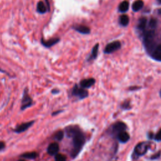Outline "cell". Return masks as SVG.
Instances as JSON below:
<instances>
[{"instance_id": "6da1fadb", "label": "cell", "mask_w": 161, "mask_h": 161, "mask_svg": "<svg viewBox=\"0 0 161 161\" xmlns=\"http://www.w3.org/2000/svg\"><path fill=\"white\" fill-rule=\"evenodd\" d=\"M67 137L72 139V149L71 151L72 159H76L81 152L86 142V137L85 133L77 125H70L65 128Z\"/></svg>"}, {"instance_id": "7a4b0ae2", "label": "cell", "mask_w": 161, "mask_h": 161, "mask_svg": "<svg viewBox=\"0 0 161 161\" xmlns=\"http://www.w3.org/2000/svg\"><path fill=\"white\" fill-rule=\"evenodd\" d=\"M142 42L146 52L150 55L157 44L155 42V33L154 29L145 31L142 34Z\"/></svg>"}, {"instance_id": "3957f363", "label": "cell", "mask_w": 161, "mask_h": 161, "mask_svg": "<svg viewBox=\"0 0 161 161\" xmlns=\"http://www.w3.org/2000/svg\"><path fill=\"white\" fill-rule=\"evenodd\" d=\"M150 149V142H142L138 143L133 149V152L132 154V160L138 159L147 152Z\"/></svg>"}, {"instance_id": "277c9868", "label": "cell", "mask_w": 161, "mask_h": 161, "mask_svg": "<svg viewBox=\"0 0 161 161\" xmlns=\"http://www.w3.org/2000/svg\"><path fill=\"white\" fill-rule=\"evenodd\" d=\"M34 104L33 99L29 95L28 90L27 87H26L23 91V98L22 100V105H21V110L23 111L26 109H27L32 106Z\"/></svg>"}, {"instance_id": "5b68a950", "label": "cell", "mask_w": 161, "mask_h": 161, "mask_svg": "<svg viewBox=\"0 0 161 161\" xmlns=\"http://www.w3.org/2000/svg\"><path fill=\"white\" fill-rule=\"evenodd\" d=\"M127 129V125L123 122L119 121L112 125L111 127H110V132L111 136L116 137L118 133L123 131H126Z\"/></svg>"}, {"instance_id": "8992f818", "label": "cell", "mask_w": 161, "mask_h": 161, "mask_svg": "<svg viewBox=\"0 0 161 161\" xmlns=\"http://www.w3.org/2000/svg\"><path fill=\"white\" fill-rule=\"evenodd\" d=\"M72 95L77 97L79 100H84L88 97L89 93L85 88L76 85L72 90Z\"/></svg>"}, {"instance_id": "52a82bcc", "label": "cell", "mask_w": 161, "mask_h": 161, "mask_svg": "<svg viewBox=\"0 0 161 161\" xmlns=\"http://www.w3.org/2000/svg\"><path fill=\"white\" fill-rule=\"evenodd\" d=\"M121 47L122 44L120 41H113L106 45L105 49H104V53L106 54H110L118 50Z\"/></svg>"}, {"instance_id": "ba28073f", "label": "cell", "mask_w": 161, "mask_h": 161, "mask_svg": "<svg viewBox=\"0 0 161 161\" xmlns=\"http://www.w3.org/2000/svg\"><path fill=\"white\" fill-rule=\"evenodd\" d=\"M34 123H35V121H30L28 122L23 123L22 124L19 125H18L16 128H15L13 130V132L17 133H22L32 127Z\"/></svg>"}, {"instance_id": "9c48e42d", "label": "cell", "mask_w": 161, "mask_h": 161, "mask_svg": "<svg viewBox=\"0 0 161 161\" xmlns=\"http://www.w3.org/2000/svg\"><path fill=\"white\" fill-rule=\"evenodd\" d=\"M151 58L156 61L161 62V44H157L154 50L150 54Z\"/></svg>"}, {"instance_id": "30bf717a", "label": "cell", "mask_w": 161, "mask_h": 161, "mask_svg": "<svg viewBox=\"0 0 161 161\" xmlns=\"http://www.w3.org/2000/svg\"><path fill=\"white\" fill-rule=\"evenodd\" d=\"M47 153L50 155L54 156L55 155L59 153V145L58 143L52 142L50 144H49V145L47 147Z\"/></svg>"}, {"instance_id": "8fae6325", "label": "cell", "mask_w": 161, "mask_h": 161, "mask_svg": "<svg viewBox=\"0 0 161 161\" xmlns=\"http://www.w3.org/2000/svg\"><path fill=\"white\" fill-rule=\"evenodd\" d=\"M115 137L118 141L122 144H125L128 142L129 140L130 139V136L129 133L126 131H123L118 133Z\"/></svg>"}, {"instance_id": "7c38bea8", "label": "cell", "mask_w": 161, "mask_h": 161, "mask_svg": "<svg viewBox=\"0 0 161 161\" xmlns=\"http://www.w3.org/2000/svg\"><path fill=\"white\" fill-rule=\"evenodd\" d=\"M59 41H60V39L58 37L50 39L48 40H45L42 38L41 39V44H42V45L45 47L50 48L51 47H52L54 45H55L56 44H58Z\"/></svg>"}, {"instance_id": "4fadbf2b", "label": "cell", "mask_w": 161, "mask_h": 161, "mask_svg": "<svg viewBox=\"0 0 161 161\" xmlns=\"http://www.w3.org/2000/svg\"><path fill=\"white\" fill-rule=\"evenodd\" d=\"M72 28L75 30L76 32L83 35H88L91 32V30L89 27H87V26L82 25H77L73 26Z\"/></svg>"}, {"instance_id": "5bb4252c", "label": "cell", "mask_w": 161, "mask_h": 161, "mask_svg": "<svg viewBox=\"0 0 161 161\" xmlns=\"http://www.w3.org/2000/svg\"><path fill=\"white\" fill-rule=\"evenodd\" d=\"M96 80L94 78H87L79 82V86L85 89L90 88L95 84Z\"/></svg>"}, {"instance_id": "9a60e30c", "label": "cell", "mask_w": 161, "mask_h": 161, "mask_svg": "<svg viewBox=\"0 0 161 161\" xmlns=\"http://www.w3.org/2000/svg\"><path fill=\"white\" fill-rule=\"evenodd\" d=\"M98 50H99V44H96L93 47L91 52L90 56L88 57V58L87 59V61L90 62V61L95 60L98 58Z\"/></svg>"}, {"instance_id": "2e32d148", "label": "cell", "mask_w": 161, "mask_h": 161, "mask_svg": "<svg viewBox=\"0 0 161 161\" xmlns=\"http://www.w3.org/2000/svg\"><path fill=\"white\" fill-rule=\"evenodd\" d=\"M147 20L146 18H141L139 20L138 24H137V29L140 31V32H142V34L145 31V28H146Z\"/></svg>"}, {"instance_id": "e0dca14e", "label": "cell", "mask_w": 161, "mask_h": 161, "mask_svg": "<svg viewBox=\"0 0 161 161\" xmlns=\"http://www.w3.org/2000/svg\"><path fill=\"white\" fill-rule=\"evenodd\" d=\"M39 156V154L36 152H26L20 155V157L27 159H35Z\"/></svg>"}, {"instance_id": "ac0fdd59", "label": "cell", "mask_w": 161, "mask_h": 161, "mask_svg": "<svg viewBox=\"0 0 161 161\" xmlns=\"http://www.w3.org/2000/svg\"><path fill=\"white\" fill-rule=\"evenodd\" d=\"M144 7V2L142 0H137L132 4V9L134 12H138L141 10Z\"/></svg>"}, {"instance_id": "d6986e66", "label": "cell", "mask_w": 161, "mask_h": 161, "mask_svg": "<svg viewBox=\"0 0 161 161\" xmlns=\"http://www.w3.org/2000/svg\"><path fill=\"white\" fill-rule=\"evenodd\" d=\"M47 11V8L43 1H39L37 4V12L41 14L45 13Z\"/></svg>"}, {"instance_id": "ffe728a7", "label": "cell", "mask_w": 161, "mask_h": 161, "mask_svg": "<svg viewBox=\"0 0 161 161\" xmlns=\"http://www.w3.org/2000/svg\"><path fill=\"white\" fill-rule=\"evenodd\" d=\"M129 8V3L127 1H124L119 6V11L120 12L124 13L128 11Z\"/></svg>"}, {"instance_id": "44dd1931", "label": "cell", "mask_w": 161, "mask_h": 161, "mask_svg": "<svg viewBox=\"0 0 161 161\" xmlns=\"http://www.w3.org/2000/svg\"><path fill=\"white\" fill-rule=\"evenodd\" d=\"M120 23L123 27H126L129 23V18L126 15H123L120 17Z\"/></svg>"}, {"instance_id": "7402d4cb", "label": "cell", "mask_w": 161, "mask_h": 161, "mask_svg": "<svg viewBox=\"0 0 161 161\" xmlns=\"http://www.w3.org/2000/svg\"><path fill=\"white\" fill-rule=\"evenodd\" d=\"M121 108L123 110H129L132 108L130 101L125 100L124 101L121 105Z\"/></svg>"}, {"instance_id": "603a6c76", "label": "cell", "mask_w": 161, "mask_h": 161, "mask_svg": "<svg viewBox=\"0 0 161 161\" xmlns=\"http://www.w3.org/2000/svg\"><path fill=\"white\" fill-rule=\"evenodd\" d=\"M64 136V131H58V132H56L55 134L54 135V139L56 140L57 141H61L62 139H63Z\"/></svg>"}, {"instance_id": "cb8c5ba5", "label": "cell", "mask_w": 161, "mask_h": 161, "mask_svg": "<svg viewBox=\"0 0 161 161\" xmlns=\"http://www.w3.org/2000/svg\"><path fill=\"white\" fill-rule=\"evenodd\" d=\"M55 160L56 161H65L67 159V157L66 155L58 153L56 155H54Z\"/></svg>"}, {"instance_id": "d4e9b609", "label": "cell", "mask_w": 161, "mask_h": 161, "mask_svg": "<svg viewBox=\"0 0 161 161\" xmlns=\"http://www.w3.org/2000/svg\"><path fill=\"white\" fill-rule=\"evenodd\" d=\"M149 27L151 29H155L157 27L156 20H155L154 18L150 20V22H149Z\"/></svg>"}, {"instance_id": "484cf974", "label": "cell", "mask_w": 161, "mask_h": 161, "mask_svg": "<svg viewBox=\"0 0 161 161\" xmlns=\"http://www.w3.org/2000/svg\"><path fill=\"white\" fill-rule=\"evenodd\" d=\"M153 139L157 142H161V129L159 130L156 134L154 135Z\"/></svg>"}, {"instance_id": "4316f807", "label": "cell", "mask_w": 161, "mask_h": 161, "mask_svg": "<svg viewBox=\"0 0 161 161\" xmlns=\"http://www.w3.org/2000/svg\"><path fill=\"white\" fill-rule=\"evenodd\" d=\"M160 157H161V150H159V152L152 155V156L150 157V160H156V159H159Z\"/></svg>"}, {"instance_id": "83f0119b", "label": "cell", "mask_w": 161, "mask_h": 161, "mask_svg": "<svg viewBox=\"0 0 161 161\" xmlns=\"http://www.w3.org/2000/svg\"><path fill=\"white\" fill-rule=\"evenodd\" d=\"M141 87H139V86H132V87H130L128 88V90L129 91H136V90H140L141 89Z\"/></svg>"}, {"instance_id": "f1b7e54d", "label": "cell", "mask_w": 161, "mask_h": 161, "mask_svg": "<svg viewBox=\"0 0 161 161\" xmlns=\"http://www.w3.org/2000/svg\"><path fill=\"white\" fill-rule=\"evenodd\" d=\"M5 147H6V145L3 141H0V151L4 149Z\"/></svg>"}, {"instance_id": "f546056e", "label": "cell", "mask_w": 161, "mask_h": 161, "mask_svg": "<svg viewBox=\"0 0 161 161\" xmlns=\"http://www.w3.org/2000/svg\"><path fill=\"white\" fill-rule=\"evenodd\" d=\"M62 111V110L57 111H55V112H54V113H52V115H53V116H55V115H58V114H59V113H61Z\"/></svg>"}, {"instance_id": "4dcf8cb0", "label": "cell", "mask_w": 161, "mask_h": 161, "mask_svg": "<svg viewBox=\"0 0 161 161\" xmlns=\"http://www.w3.org/2000/svg\"><path fill=\"white\" fill-rule=\"evenodd\" d=\"M52 93L53 94H58V93H59V90H53L52 91Z\"/></svg>"}, {"instance_id": "1f68e13d", "label": "cell", "mask_w": 161, "mask_h": 161, "mask_svg": "<svg viewBox=\"0 0 161 161\" xmlns=\"http://www.w3.org/2000/svg\"><path fill=\"white\" fill-rule=\"evenodd\" d=\"M0 72H4V73H6V72H5V71H4L3 69H0Z\"/></svg>"}, {"instance_id": "d6a6232c", "label": "cell", "mask_w": 161, "mask_h": 161, "mask_svg": "<svg viewBox=\"0 0 161 161\" xmlns=\"http://www.w3.org/2000/svg\"><path fill=\"white\" fill-rule=\"evenodd\" d=\"M159 95H160V97L161 98V89L160 90V92H159Z\"/></svg>"}, {"instance_id": "836d02e7", "label": "cell", "mask_w": 161, "mask_h": 161, "mask_svg": "<svg viewBox=\"0 0 161 161\" xmlns=\"http://www.w3.org/2000/svg\"><path fill=\"white\" fill-rule=\"evenodd\" d=\"M157 1H158L159 3H161V0H157Z\"/></svg>"}, {"instance_id": "e575fe53", "label": "cell", "mask_w": 161, "mask_h": 161, "mask_svg": "<svg viewBox=\"0 0 161 161\" xmlns=\"http://www.w3.org/2000/svg\"><path fill=\"white\" fill-rule=\"evenodd\" d=\"M159 14H161V9H159Z\"/></svg>"}]
</instances>
